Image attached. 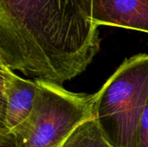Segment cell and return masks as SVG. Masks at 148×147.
I'll use <instances>...</instances> for the list:
<instances>
[{
    "instance_id": "cell-6",
    "label": "cell",
    "mask_w": 148,
    "mask_h": 147,
    "mask_svg": "<svg viewBox=\"0 0 148 147\" xmlns=\"http://www.w3.org/2000/svg\"><path fill=\"white\" fill-rule=\"evenodd\" d=\"M62 147H115L93 117L81 124Z\"/></svg>"
},
{
    "instance_id": "cell-3",
    "label": "cell",
    "mask_w": 148,
    "mask_h": 147,
    "mask_svg": "<svg viewBox=\"0 0 148 147\" xmlns=\"http://www.w3.org/2000/svg\"><path fill=\"white\" fill-rule=\"evenodd\" d=\"M148 100V54L126 59L95 94L94 118L115 147H134Z\"/></svg>"
},
{
    "instance_id": "cell-7",
    "label": "cell",
    "mask_w": 148,
    "mask_h": 147,
    "mask_svg": "<svg viewBox=\"0 0 148 147\" xmlns=\"http://www.w3.org/2000/svg\"><path fill=\"white\" fill-rule=\"evenodd\" d=\"M134 147H148V100L139 122Z\"/></svg>"
},
{
    "instance_id": "cell-2",
    "label": "cell",
    "mask_w": 148,
    "mask_h": 147,
    "mask_svg": "<svg viewBox=\"0 0 148 147\" xmlns=\"http://www.w3.org/2000/svg\"><path fill=\"white\" fill-rule=\"evenodd\" d=\"M36 81L38 93L30 115L10 134L0 136V147H62L81 124L94 117L95 94Z\"/></svg>"
},
{
    "instance_id": "cell-4",
    "label": "cell",
    "mask_w": 148,
    "mask_h": 147,
    "mask_svg": "<svg viewBox=\"0 0 148 147\" xmlns=\"http://www.w3.org/2000/svg\"><path fill=\"white\" fill-rule=\"evenodd\" d=\"M37 93L36 80L22 78L0 64V136L10 134L29 118Z\"/></svg>"
},
{
    "instance_id": "cell-5",
    "label": "cell",
    "mask_w": 148,
    "mask_h": 147,
    "mask_svg": "<svg viewBox=\"0 0 148 147\" xmlns=\"http://www.w3.org/2000/svg\"><path fill=\"white\" fill-rule=\"evenodd\" d=\"M93 22L148 33V0H93Z\"/></svg>"
},
{
    "instance_id": "cell-1",
    "label": "cell",
    "mask_w": 148,
    "mask_h": 147,
    "mask_svg": "<svg viewBox=\"0 0 148 147\" xmlns=\"http://www.w3.org/2000/svg\"><path fill=\"white\" fill-rule=\"evenodd\" d=\"M100 46L93 0H0V64L13 71L62 85Z\"/></svg>"
}]
</instances>
